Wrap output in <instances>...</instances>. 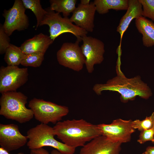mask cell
Returning <instances> with one entry per match:
<instances>
[{
    "instance_id": "obj_18",
    "label": "cell",
    "mask_w": 154,
    "mask_h": 154,
    "mask_svg": "<svg viewBox=\"0 0 154 154\" xmlns=\"http://www.w3.org/2000/svg\"><path fill=\"white\" fill-rule=\"evenodd\" d=\"M93 2L96 11L100 14L107 13L111 9L127 10L129 6L128 0H94Z\"/></svg>"
},
{
    "instance_id": "obj_11",
    "label": "cell",
    "mask_w": 154,
    "mask_h": 154,
    "mask_svg": "<svg viewBox=\"0 0 154 154\" xmlns=\"http://www.w3.org/2000/svg\"><path fill=\"white\" fill-rule=\"evenodd\" d=\"M82 41L80 48L85 58V64L88 72L91 73L94 65L100 64L104 60V44L100 40L87 35L82 37Z\"/></svg>"
},
{
    "instance_id": "obj_14",
    "label": "cell",
    "mask_w": 154,
    "mask_h": 154,
    "mask_svg": "<svg viewBox=\"0 0 154 154\" xmlns=\"http://www.w3.org/2000/svg\"><path fill=\"white\" fill-rule=\"evenodd\" d=\"M96 11L93 2H91L89 5H86L79 3L70 19L77 26L88 32H92L94 27V20Z\"/></svg>"
},
{
    "instance_id": "obj_6",
    "label": "cell",
    "mask_w": 154,
    "mask_h": 154,
    "mask_svg": "<svg viewBox=\"0 0 154 154\" xmlns=\"http://www.w3.org/2000/svg\"><path fill=\"white\" fill-rule=\"evenodd\" d=\"M29 107L33 111L35 119L41 123L56 124L69 112L68 107L34 98L31 100Z\"/></svg>"
},
{
    "instance_id": "obj_15",
    "label": "cell",
    "mask_w": 154,
    "mask_h": 154,
    "mask_svg": "<svg viewBox=\"0 0 154 154\" xmlns=\"http://www.w3.org/2000/svg\"><path fill=\"white\" fill-rule=\"evenodd\" d=\"M53 42L49 36L41 33L26 40L20 47L26 54L35 52L45 53Z\"/></svg>"
},
{
    "instance_id": "obj_32",
    "label": "cell",
    "mask_w": 154,
    "mask_h": 154,
    "mask_svg": "<svg viewBox=\"0 0 154 154\" xmlns=\"http://www.w3.org/2000/svg\"><path fill=\"white\" fill-rule=\"evenodd\" d=\"M151 116H152L153 121V127L154 128V112H153Z\"/></svg>"
},
{
    "instance_id": "obj_30",
    "label": "cell",
    "mask_w": 154,
    "mask_h": 154,
    "mask_svg": "<svg viewBox=\"0 0 154 154\" xmlns=\"http://www.w3.org/2000/svg\"><path fill=\"white\" fill-rule=\"evenodd\" d=\"M90 2V0H81L80 3L82 5H89Z\"/></svg>"
},
{
    "instance_id": "obj_1",
    "label": "cell",
    "mask_w": 154,
    "mask_h": 154,
    "mask_svg": "<svg viewBox=\"0 0 154 154\" xmlns=\"http://www.w3.org/2000/svg\"><path fill=\"white\" fill-rule=\"evenodd\" d=\"M55 135L66 145L76 148L102 135L97 125L83 119L58 122L53 127Z\"/></svg>"
},
{
    "instance_id": "obj_3",
    "label": "cell",
    "mask_w": 154,
    "mask_h": 154,
    "mask_svg": "<svg viewBox=\"0 0 154 154\" xmlns=\"http://www.w3.org/2000/svg\"><path fill=\"white\" fill-rule=\"evenodd\" d=\"M1 94L0 98V115L19 123L28 122L34 116L33 111L25 105L27 97L20 92H9Z\"/></svg>"
},
{
    "instance_id": "obj_4",
    "label": "cell",
    "mask_w": 154,
    "mask_h": 154,
    "mask_svg": "<svg viewBox=\"0 0 154 154\" xmlns=\"http://www.w3.org/2000/svg\"><path fill=\"white\" fill-rule=\"evenodd\" d=\"M29 141L27 145L31 150L45 146L52 147L62 154H74L76 148L68 146L54 138L53 127L41 123L29 129L27 132Z\"/></svg>"
},
{
    "instance_id": "obj_21",
    "label": "cell",
    "mask_w": 154,
    "mask_h": 154,
    "mask_svg": "<svg viewBox=\"0 0 154 154\" xmlns=\"http://www.w3.org/2000/svg\"><path fill=\"white\" fill-rule=\"evenodd\" d=\"M26 9L32 11L35 15L37 20L36 29L40 26L45 15L47 13L46 9H43L40 0H22Z\"/></svg>"
},
{
    "instance_id": "obj_2",
    "label": "cell",
    "mask_w": 154,
    "mask_h": 154,
    "mask_svg": "<svg viewBox=\"0 0 154 154\" xmlns=\"http://www.w3.org/2000/svg\"><path fill=\"white\" fill-rule=\"evenodd\" d=\"M116 70V76L105 84H97L94 86L93 90L97 95H101L104 90L116 92L120 94V100L124 103L134 100L137 96L147 99L152 96L150 88L139 76L128 78L117 67Z\"/></svg>"
},
{
    "instance_id": "obj_13",
    "label": "cell",
    "mask_w": 154,
    "mask_h": 154,
    "mask_svg": "<svg viewBox=\"0 0 154 154\" xmlns=\"http://www.w3.org/2000/svg\"><path fill=\"white\" fill-rule=\"evenodd\" d=\"M121 144L101 135L82 147L79 154H120Z\"/></svg>"
},
{
    "instance_id": "obj_27",
    "label": "cell",
    "mask_w": 154,
    "mask_h": 154,
    "mask_svg": "<svg viewBox=\"0 0 154 154\" xmlns=\"http://www.w3.org/2000/svg\"><path fill=\"white\" fill-rule=\"evenodd\" d=\"M31 154H50L48 151L42 148L30 150Z\"/></svg>"
},
{
    "instance_id": "obj_29",
    "label": "cell",
    "mask_w": 154,
    "mask_h": 154,
    "mask_svg": "<svg viewBox=\"0 0 154 154\" xmlns=\"http://www.w3.org/2000/svg\"><path fill=\"white\" fill-rule=\"evenodd\" d=\"M9 152L7 151L1 147H0V154H10ZM16 154H24V153L23 152H20Z\"/></svg>"
},
{
    "instance_id": "obj_20",
    "label": "cell",
    "mask_w": 154,
    "mask_h": 154,
    "mask_svg": "<svg viewBox=\"0 0 154 154\" xmlns=\"http://www.w3.org/2000/svg\"><path fill=\"white\" fill-rule=\"evenodd\" d=\"M25 54L20 47L11 44L5 52L4 59L7 66H18L21 64Z\"/></svg>"
},
{
    "instance_id": "obj_16",
    "label": "cell",
    "mask_w": 154,
    "mask_h": 154,
    "mask_svg": "<svg viewBox=\"0 0 154 154\" xmlns=\"http://www.w3.org/2000/svg\"><path fill=\"white\" fill-rule=\"evenodd\" d=\"M142 12V5L139 0H129L128 9L120 19L116 30L121 38L132 20L143 16Z\"/></svg>"
},
{
    "instance_id": "obj_17",
    "label": "cell",
    "mask_w": 154,
    "mask_h": 154,
    "mask_svg": "<svg viewBox=\"0 0 154 154\" xmlns=\"http://www.w3.org/2000/svg\"><path fill=\"white\" fill-rule=\"evenodd\" d=\"M136 27L142 35L143 45L147 47L154 45V23L143 17L135 19Z\"/></svg>"
},
{
    "instance_id": "obj_23",
    "label": "cell",
    "mask_w": 154,
    "mask_h": 154,
    "mask_svg": "<svg viewBox=\"0 0 154 154\" xmlns=\"http://www.w3.org/2000/svg\"><path fill=\"white\" fill-rule=\"evenodd\" d=\"M142 7V16L154 22V0H139Z\"/></svg>"
},
{
    "instance_id": "obj_28",
    "label": "cell",
    "mask_w": 154,
    "mask_h": 154,
    "mask_svg": "<svg viewBox=\"0 0 154 154\" xmlns=\"http://www.w3.org/2000/svg\"><path fill=\"white\" fill-rule=\"evenodd\" d=\"M147 154H154V146H148L146 149Z\"/></svg>"
},
{
    "instance_id": "obj_25",
    "label": "cell",
    "mask_w": 154,
    "mask_h": 154,
    "mask_svg": "<svg viewBox=\"0 0 154 154\" xmlns=\"http://www.w3.org/2000/svg\"><path fill=\"white\" fill-rule=\"evenodd\" d=\"M9 36L5 32L3 25H0V54H5L7 48L10 44Z\"/></svg>"
},
{
    "instance_id": "obj_31",
    "label": "cell",
    "mask_w": 154,
    "mask_h": 154,
    "mask_svg": "<svg viewBox=\"0 0 154 154\" xmlns=\"http://www.w3.org/2000/svg\"><path fill=\"white\" fill-rule=\"evenodd\" d=\"M51 154H62L59 151L56 149H54L52 150L51 152Z\"/></svg>"
},
{
    "instance_id": "obj_19",
    "label": "cell",
    "mask_w": 154,
    "mask_h": 154,
    "mask_svg": "<svg viewBox=\"0 0 154 154\" xmlns=\"http://www.w3.org/2000/svg\"><path fill=\"white\" fill-rule=\"evenodd\" d=\"M77 2L76 0H50V8L56 12L62 13L64 17H68L76 9Z\"/></svg>"
},
{
    "instance_id": "obj_8",
    "label": "cell",
    "mask_w": 154,
    "mask_h": 154,
    "mask_svg": "<svg viewBox=\"0 0 154 154\" xmlns=\"http://www.w3.org/2000/svg\"><path fill=\"white\" fill-rule=\"evenodd\" d=\"M79 42L76 40L74 43H63L56 54L57 61L60 65L77 72L82 69L85 58L79 45Z\"/></svg>"
},
{
    "instance_id": "obj_24",
    "label": "cell",
    "mask_w": 154,
    "mask_h": 154,
    "mask_svg": "<svg viewBox=\"0 0 154 154\" xmlns=\"http://www.w3.org/2000/svg\"><path fill=\"white\" fill-rule=\"evenodd\" d=\"M132 126L135 129L141 131L153 127V121L151 116L146 117L143 120L136 119L132 121Z\"/></svg>"
},
{
    "instance_id": "obj_33",
    "label": "cell",
    "mask_w": 154,
    "mask_h": 154,
    "mask_svg": "<svg viewBox=\"0 0 154 154\" xmlns=\"http://www.w3.org/2000/svg\"><path fill=\"white\" fill-rule=\"evenodd\" d=\"M142 154H147V153H146L145 152V151L144 152H143V153H142Z\"/></svg>"
},
{
    "instance_id": "obj_26",
    "label": "cell",
    "mask_w": 154,
    "mask_h": 154,
    "mask_svg": "<svg viewBox=\"0 0 154 154\" xmlns=\"http://www.w3.org/2000/svg\"><path fill=\"white\" fill-rule=\"evenodd\" d=\"M151 141L154 143V128H152L140 131L137 141L141 144Z\"/></svg>"
},
{
    "instance_id": "obj_7",
    "label": "cell",
    "mask_w": 154,
    "mask_h": 154,
    "mask_svg": "<svg viewBox=\"0 0 154 154\" xmlns=\"http://www.w3.org/2000/svg\"><path fill=\"white\" fill-rule=\"evenodd\" d=\"M28 68L18 66H2L0 68V92L2 94L16 90L28 80Z\"/></svg>"
},
{
    "instance_id": "obj_5",
    "label": "cell",
    "mask_w": 154,
    "mask_h": 154,
    "mask_svg": "<svg viewBox=\"0 0 154 154\" xmlns=\"http://www.w3.org/2000/svg\"><path fill=\"white\" fill-rule=\"evenodd\" d=\"M47 13L40 26L47 25L49 27V36L53 41L60 35L66 33L73 34L80 42L88 32L74 24L68 17H62L59 13L49 8L46 9Z\"/></svg>"
},
{
    "instance_id": "obj_10",
    "label": "cell",
    "mask_w": 154,
    "mask_h": 154,
    "mask_svg": "<svg viewBox=\"0 0 154 154\" xmlns=\"http://www.w3.org/2000/svg\"><path fill=\"white\" fill-rule=\"evenodd\" d=\"M132 121L118 119L110 124L102 123L97 125L102 135L111 141L122 143L130 141L131 134L135 131L132 126Z\"/></svg>"
},
{
    "instance_id": "obj_12",
    "label": "cell",
    "mask_w": 154,
    "mask_h": 154,
    "mask_svg": "<svg viewBox=\"0 0 154 154\" xmlns=\"http://www.w3.org/2000/svg\"><path fill=\"white\" fill-rule=\"evenodd\" d=\"M28 139L21 133L18 125L0 124V145L9 152L25 146Z\"/></svg>"
},
{
    "instance_id": "obj_22",
    "label": "cell",
    "mask_w": 154,
    "mask_h": 154,
    "mask_svg": "<svg viewBox=\"0 0 154 154\" xmlns=\"http://www.w3.org/2000/svg\"><path fill=\"white\" fill-rule=\"evenodd\" d=\"M44 54L35 52L25 54L21 64L25 66L38 67L40 66L44 59Z\"/></svg>"
},
{
    "instance_id": "obj_9",
    "label": "cell",
    "mask_w": 154,
    "mask_h": 154,
    "mask_svg": "<svg viewBox=\"0 0 154 154\" xmlns=\"http://www.w3.org/2000/svg\"><path fill=\"white\" fill-rule=\"evenodd\" d=\"M25 9L22 0H15L12 7L4 11L3 15L5 21L3 26L9 36L15 30L22 31L28 27L29 19L25 14Z\"/></svg>"
}]
</instances>
